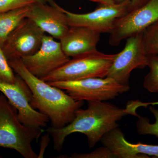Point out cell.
I'll return each instance as SVG.
<instances>
[{
  "instance_id": "13",
  "label": "cell",
  "mask_w": 158,
  "mask_h": 158,
  "mask_svg": "<svg viewBox=\"0 0 158 158\" xmlns=\"http://www.w3.org/2000/svg\"><path fill=\"white\" fill-rule=\"evenodd\" d=\"M101 141L116 158H158V145L130 143L118 127L106 134Z\"/></svg>"
},
{
  "instance_id": "21",
  "label": "cell",
  "mask_w": 158,
  "mask_h": 158,
  "mask_svg": "<svg viewBox=\"0 0 158 158\" xmlns=\"http://www.w3.org/2000/svg\"><path fill=\"white\" fill-rule=\"evenodd\" d=\"M34 3L30 0H0V13L30 6Z\"/></svg>"
},
{
  "instance_id": "2",
  "label": "cell",
  "mask_w": 158,
  "mask_h": 158,
  "mask_svg": "<svg viewBox=\"0 0 158 158\" xmlns=\"http://www.w3.org/2000/svg\"><path fill=\"white\" fill-rule=\"evenodd\" d=\"M8 62L14 72L31 89L32 107L48 117L52 127L60 128L73 120L84 101L75 100L62 89L32 74L24 65L21 59H9Z\"/></svg>"
},
{
  "instance_id": "18",
  "label": "cell",
  "mask_w": 158,
  "mask_h": 158,
  "mask_svg": "<svg viewBox=\"0 0 158 158\" xmlns=\"http://www.w3.org/2000/svg\"><path fill=\"white\" fill-rule=\"evenodd\" d=\"M149 110L155 118V122L151 123L148 118L138 116L136 125L137 132L141 135H150L155 136L158 138V109H156L151 105L149 106Z\"/></svg>"
},
{
  "instance_id": "4",
  "label": "cell",
  "mask_w": 158,
  "mask_h": 158,
  "mask_svg": "<svg viewBox=\"0 0 158 158\" xmlns=\"http://www.w3.org/2000/svg\"><path fill=\"white\" fill-rule=\"evenodd\" d=\"M116 54L95 50L70 59L64 65L41 79L45 82L76 81L90 78H105Z\"/></svg>"
},
{
  "instance_id": "14",
  "label": "cell",
  "mask_w": 158,
  "mask_h": 158,
  "mask_svg": "<svg viewBox=\"0 0 158 158\" xmlns=\"http://www.w3.org/2000/svg\"><path fill=\"white\" fill-rule=\"evenodd\" d=\"M100 34L92 29L73 26L60 40L63 52L69 57H75L97 50Z\"/></svg>"
},
{
  "instance_id": "5",
  "label": "cell",
  "mask_w": 158,
  "mask_h": 158,
  "mask_svg": "<svg viewBox=\"0 0 158 158\" xmlns=\"http://www.w3.org/2000/svg\"><path fill=\"white\" fill-rule=\"evenodd\" d=\"M48 83L65 90L75 100L81 101H106L116 98L130 90V86L121 85L108 77Z\"/></svg>"
},
{
  "instance_id": "23",
  "label": "cell",
  "mask_w": 158,
  "mask_h": 158,
  "mask_svg": "<svg viewBox=\"0 0 158 158\" xmlns=\"http://www.w3.org/2000/svg\"><path fill=\"white\" fill-rule=\"evenodd\" d=\"M116 3L121 2L124 0H114ZM148 0H131L132 10L140 7L145 4Z\"/></svg>"
},
{
  "instance_id": "9",
  "label": "cell",
  "mask_w": 158,
  "mask_h": 158,
  "mask_svg": "<svg viewBox=\"0 0 158 158\" xmlns=\"http://www.w3.org/2000/svg\"><path fill=\"white\" fill-rule=\"evenodd\" d=\"M143 33L141 32L127 38L124 48L116 54L106 77L114 79L121 85L129 86L132 71L148 66V56L143 47Z\"/></svg>"
},
{
  "instance_id": "25",
  "label": "cell",
  "mask_w": 158,
  "mask_h": 158,
  "mask_svg": "<svg viewBox=\"0 0 158 158\" xmlns=\"http://www.w3.org/2000/svg\"><path fill=\"white\" fill-rule=\"evenodd\" d=\"M36 3L40 4H50L52 2H54V0H30Z\"/></svg>"
},
{
  "instance_id": "22",
  "label": "cell",
  "mask_w": 158,
  "mask_h": 158,
  "mask_svg": "<svg viewBox=\"0 0 158 158\" xmlns=\"http://www.w3.org/2000/svg\"><path fill=\"white\" fill-rule=\"evenodd\" d=\"M49 134L48 133L47 135H44V136H42L40 141V151L39 155H38V158H43L44 152L49 143Z\"/></svg>"
},
{
  "instance_id": "15",
  "label": "cell",
  "mask_w": 158,
  "mask_h": 158,
  "mask_svg": "<svg viewBox=\"0 0 158 158\" xmlns=\"http://www.w3.org/2000/svg\"><path fill=\"white\" fill-rule=\"evenodd\" d=\"M29 6L0 13V47L20 22L27 17Z\"/></svg>"
},
{
  "instance_id": "3",
  "label": "cell",
  "mask_w": 158,
  "mask_h": 158,
  "mask_svg": "<svg viewBox=\"0 0 158 158\" xmlns=\"http://www.w3.org/2000/svg\"><path fill=\"white\" fill-rule=\"evenodd\" d=\"M44 132L42 128L23 124L16 109L5 95L0 94V147L14 149L25 158H38L31 144Z\"/></svg>"
},
{
  "instance_id": "7",
  "label": "cell",
  "mask_w": 158,
  "mask_h": 158,
  "mask_svg": "<svg viewBox=\"0 0 158 158\" xmlns=\"http://www.w3.org/2000/svg\"><path fill=\"white\" fill-rule=\"evenodd\" d=\"M0 91L17 110L19 119L23 124L37 128L46 126L49 118L32 107V92L19 75L16 74L15 82L12 84L0 81Z\"/></svg>"
},
{
  "instance_id": "12",
  "label": "cell",
  "mask_w": 158,
  "mask_h": 158,
  "mask_svg": "<svg viewBox=\"0 0 158 158\" xmlns=\"http://www.w3.org/2000/svg\"><path fill=\"white\" fill-rule=\"evenodd\" d=\"M27 17L46 33L60 40L69 29L63 8L53 2L50 4L34 3L29 6Z\"/></svg>"
},
{
  "instance_id": "8",
  "label": "cell",
  "mask_w": 158,
  "mask_h": 158,
  "mask_svg": "<svg viewBox=\"0 0 158 158\" xmlns=\"http://www.w3.org/2000/svg\"><path fill=\"white\" fill-rule=\"evenodd\" d=\"M45 32L31 19H24L9 34L2 48L8 60L35 54L42 44Z\"/></svg>"
},
{
  "instance_id": "19",
  "label": "cell",
  "mask_w": 158,
  "mask_h": 158,
  "mask_svg": "<svg viewBox=\"0 0 158 158\" xmlns=\"http://www.w3.org/2000/svg\"><path fill=\"white\" fill-rule=\"evenodd\" d=\"M9 65L8 60L0 47V81L8 83H14L16 74Z\"/></svg>"
},
{
  "instance_id": "1",
  "label": "cell",
  "mask_w": 158,
  "mask_h": 158,
  "mask_svg": "<svg viewBox=\"0 0 158 158\" xmlns=\"http://www.w3.org/2000/svg\"><path fill=\"white\" fill-rule=\"evenodd\" d=\"M85 110L80 108L75 117L69 124L60 128L50 127L46 131L52 136L54 149L61 152L66 137L74 133L86 136L88 146L92 148L110 131L118 127V122L124 116L132 115L139 116L136 110L140 107L155 105V102H142L140 101H129L125 108L103 102H88Z\"/></svg>"
},
{
  "instance_id": "11",
  "label": "cell",
  "mask_w": 158,
  "mask_h": 158,
  "mask_svg": "<svg viewBox=\"0 0 158 158\" xmlns=\"http://www.w3.org/2000/svg\"><path fill=\"white\" fill-rule=\"evenodd\" d=\"M54 38L44 35L39 49L35 54L21 59L26 68L39 78L49 74L70 59L63 52L60 42Z\"/></svg>"
},
{
  "instance_id": "6",
  "label": "cell",
  "mask_w": 158,
  "mask_h": 158,
  "mask_svg": "<svg viewBox=\"0 0 158 158\" xmlns=\"http://www.w3.org/2000/svg\"><path fill=\"white\" fill-rule=\"evenodd\" d=\"M157 22L158 0H148L144 5L116 20L110 33L109 44L118 45L123 40L144 32Z\"/></svg>"
},
{
  "instance_id": "16",
  "label": "cell",
  "mask_w": 158,
  "mask_h": 158,
  "mask_svg": "<svg viewBox=\"0 0 158 158\" xmlns=\"http://www.w3.org/2000/svg\"><path fill=\"white\" fill-rule=\"evenodd\" d=\"M149 72L144 77L143 86L151 93H158V56H148Z\"/></svg>"
},
{
  "instance_id": "10",
  "label": "cell",
  "mask_w": 158,
  "mask_h": 158,
  "mask_svg": "<svg viewBox=\"0 0 158 158\" xmlns=\"http://www.w3.org/2000/svg\"><path fill=\"white\" fill-rule=\"evenodd\" d=\"M132 9L131 0L110 5H101L86 14H77L63 9L69 27L79 26L88 28L101 33H110L115 21Z\"/></svg>"
},
{
  "instance_id": "20",
  "label": "cell",
  "mask_w": 158,
  "mask_h": 158,
  "mask_svg": "<svg viewBox=\"0 0 158 158\" xmlns=\"http://www.w3.org/2000/svg\"><path fill=\"white\" fill-rule=\"evenodd\" d=\"M71 158H116V156L106 146L100 147L90 153L72 154Z\"/></svg>"
},
{
  "instance_id": "17",
  "label": "cell",
  "mask_w": 158,
  "mask_h": 158,
  "mask_svg": "<svg viewBox=\"0 0 158 158\" xmlns=\"http://www.w3.org/2000/svg\"><path fill=\"white\" fill-rule=\"evenodd\" d=\"M142 42L144 51L148 56H158V22L143 32Z\"/></svg>"
},
{
  "instance_id": "24",
  "label": "cell",
  "mask_w": 158,
  "mask_h": 158,
  "mask_svg": "<svg viewBox=\"0 0 158 158\" xmlns=\"http://www.w3.org/2000/svg\"><path fill=\"white\" fill-rule=\"evenodd\" d=\"M88 1L99 3L101 4V5H110V4L116 3L114 0H88Z\"/></svg>"
}]
</instances>
